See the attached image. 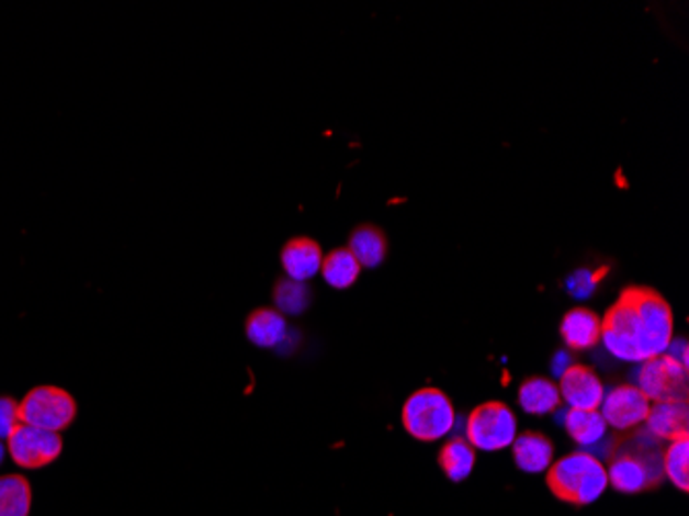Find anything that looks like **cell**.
Instances as JSON below:
<instances>
[{"label":"cell","mask_w":689,"mask_h":516,"mask_svg":"<svg viewBox=\"0 0 689 516\" xmlns=\"http://www.w3.org/2000/svg\"><path fill=\"white\" fill-rule=\"evenodd\" d=\"M349 253L362 265V269H376L388 253L384 232L372 224L358 225L349 236Z\"/></svg>","instance_id":"9a60e30c"},{"label":"cell","mask_w":689,"mask_h":516,"mask_svg":"<svg viewBox=\"0 0 689 516\" xmlns=\"http://www.w3.org/2000/svg\"><path fill=\"white\" fill-rule=\"evenodd\" d=\"M21 426L19 401L13 396H0V440H7Z\"/></svg>","instance_id":"cb8c5ba5"},{"label":"cell","mask_w":689,"mask_h":516,"mask_svg":"<svg viewBox=\"0 0 689 516\" xmlns=\"http://www.w3.org/2000/svg\"><path fill=\"white\" fill-rule=\"evenodd\" d=\"M665 354H669L673 360L679 361L681 366H686L689 368V349L688 341L686 339H677V341H671L669 347H667V351Z\"/></svg>","instance_id":"d4e9b609"},{"label":"cell","mask_w":689,"mask_h":516,"mask_svg":"<svg viewBox=\"0 0 689 516\" xmlns=\"http://www.w3.org/2000/svg\"><path fill=\"white\" fill-rule=\"evenodd\" d=\"M601 341L618 360L663 356L673 341L671 306L651 288H628L601 321Z\"/></svg>","instance_id":"6da1fadb"},{"label":"cell","mask_w":689,"mask_h":516,"mask_svg":"<svg viewBox=\"0 0 689 516\" xmlns=\"http://www.w3.org/2000/svg\"><path fill=\"white\" fill-rule=\"evenodd\" d=\"M569 366H572V358H569L568 351H557L552 361L553 374L560 379L568 370Z\"/></svg>","instance_id":"484cf974"},{"label":"cell","mask_w":689,"mask_h":516,"mask_svg":"<svg viewBox=\"0 0 689 516\" xmlns=\"http://www.w3.org/2000/svg\"><path fill=\"white\" fill-rule=\"evenodd\" d=\"M599 410L607 426H613L615 430H634L646 422L651 401L634 384H620L603 396Z\"/></svg>","instance_id":"ba28073f"},{"label":"cell","mask_w":689,"mask_h":516,"mask_svg":"<svg viewBox=\"0 0 689 516\" xmlns=\"http://www.w3.org/2000/svg\"><path fill=\"white\" fill-rule=\"evenodd\" d=\"M515 463L524 473H543L552 467V440L539 431H524L512 442Z\"/></svg>","instance_id":"5bb4252c"},{"label":"cell","mask_w":689,"mask_h":516,"mask_svg":"<svg viewBox=\"0 0 689 516\" xmlns=\"http://www.w3.org/2000/svg\"><path fill=\"white\" fill-rule=\"evenodd\" d=\"M560 333L569 349L586 351L601 341V318L586 309L569 310L562 321Z\"/></svg>","instance_id":"4fadbf2b"},{"label":"cell","mask_w":689,"mask_h":516,"mask_svg":"<svg viewBox=\"0 0 689 516\" xmlns=\"http://www.w3.org/2000/svg\"><path fill=\"white\" fill-rule=\"evenodd\" d=\"M4 457H7V445H4V440H0V464L4 461Z\"/></svg>","instance_id":"4316f807"},{"label":"cell","mask_w":689,"mask_h":516,"mask_svg":"<svg viewBox=\"0 0 689 516\" xmlns=\"http://www.w3.org/2000/svg\"><path fill=\"white\" fill-rule=\"evenodd\" d=\"M4 445L13 463L18 464L19 469H30V471L44 469L54 461H58L65 448L60 434L39 430L25 424H21L18 430L4 440Z\"/></svg>","instance_id":"52a82bcc"},{"label":"cell","mask_w":689,"mask_h":516,"mask_svg":"<svg viewBox=\"0 0 689 516\" xmlns=\"http://www.w3.org/2000/svg\"><path fill=\"white\" fill-rule=\"evenodd\" d=\"M312 293L308 283L302 281H293L290 277H283L275 283L273 290V304L276 312H281L283 316H300L306 310L310 309Z\"/></svg>","instance_id":"ffe728a7"},{"label":"cell","mask_w":689,"mask_h":516,"mask_svg":"<svg viewBox=\"0 0 689 516\" xmlns=\"http://www.w3.org/2000/svg\"><path fill=\"white\" fill-rule=\"evenodd\" d=\"M547 485L555 498L578 506L592 504L609 485L607 467L592 452L576 450L547 469Z\"/></svg>","instance_id":"7a4b0ae2"},{"label":"cell","mask_w":689,"mask_h":516,"mask_svg":"<svg viewBox=\"0 0 689 516\" xmlns=\"http://www.w3.org/2000/svg\"><path fill=\"white\" fill-rule=\"evenodd\" d=\"M607 276V269H578L566 279V292L574 300H588L592 293L597 292L601 279Z\"/></svg>","instance_id":"603a6c76"},{"label":"cell","mask_w":689,"mask_h":516,"mask_svg":"<svg viewBox=\"0 0 689 516\" xmlns=\"http://www.w3.org/2000/svg\"><path fill=\"white\" fill-rule=\"evenodd\" d=\"M644 424L646 430L663 442L686 438L689 428L688 401H660L651 405Z\"/></svg>","instance_id":"8fae6325"},{"label":"cell","mask_w":689,"mask_h":516,"mask_svg":"<svg viewBox=\"0 0 689 516\" xmlns=\"http://www.w3.org/2000/svg\"><path fill=\"white\" fill-rule=\"evenodd\" d=\"M637 391L651 403L688 401V368L669 354L644 360L636 370Z\"/></svg>","instance_id":"8992f818"},{"label":"cell","mask_w":689,"mask_h":516,"mask_svg":"<svg viewBox=\"0 0 689 516\" xmlns=\"http://www.w3.org/2000/svg\"><path fill=\"white\" fill-rule=\"evenodd\" d=\"M560 422L572 436L574 442L583 448L595 447L605 438L607 424L601 412H583V410H566L560 415Z\"/></svg>","instance_id":"2e32d148"},{"label":"cell","mask_w":689,"mask_h":516,"mask_svg":"<svg viewBox=\"0 0 689 516\" xmlns=\"http://www.w3.org/2000/svg\"><path fill=\"white\" fill-rule=\"evenodd\" d=\"M34 504L32 483L25 475H0V516H30Z\"/></svg>","instance_id":"e0dca14e"},{"label":"cell","mask_w":689,"mask_h":516,"mask_svg":"<svg viewBox=\"0 0 689 516\" xmlns=\"http://www.w3.org/2000/svg\"><path fill=\"white\" fill-rule=\"evenodd\" d=\"M19 413L25 426L63 434L75 424L79 407L69 391L54 384H39L19 401Z\"/></svg>","instance_id":"277c9868"},{"label":"cell","mask_w":689,"mask_h":516,"mask_svg":"<svg viewBox=\"0 0 689 516\" xmlns=\"http://www.w3.org/2000/svg\"><path fill=\"white\" fill-rule=\"evenodd\" d=\"M689 438H677L663 452V473L681 492L689 490Z\"/></svg>","instance_id":"7402d4cb"},{"label":"cell","mask_w":689,"mask_h":516,"mask_svg":"<svg viewBox=\"0 0 689 516\" xmlns=\"http://www.w3.org/2000/svg\"><path fill=\"white\" fill-rule=\"evenodd\" d=\"M246 337L262 349H275L290 339V327L275 309H257L246 318Z\"/></svg>","instance_id":"7c38bea8"},{"label":"cell","mask_w":689,"mask_h":516,"mask_svg":"<svg viewBox=\"0 0 689 516\" xmlns=\"http://www.w3.org/2000/svg\"><path fill=\"white\" fill-rule=\"evenodd\" d=\"M279 258L285 276L293 281L306 283L312 277L320 273L325 253L318 242L312 240L308 236H295L292 240L285 242Z\"/></svg>","instance_id":"30bf717a"},{"label":"cell","mask_w":689,"mask_h":516,"mask_svg":"<svg viewBox=\"0 0 689 516\" xmlns=\"http://www.w3.org/2000/svg\"><path fill=\"white\" fill-rule=\"evenodd\" d=\"M456 424V413L449 396L440 389L426 386L415 391L403 405V426L409 436L421 442L444 438Z\"/></svg>","instance_id":"3957f363"},{"label":"cell","mask_w":689,"mask_h":516,"mask_svg":"<svg viewBox=\"0 0 689 516\" xmlns=\"http://www.w3.org/2000/svg\"><path fill=\"white\" fill-rule=\"evenodd\" d=\"M440 467L450 482H463L475 467V448L461 436L452 438L440 452Z\"/></svg>","instance_id":"44dd1931"},{"label":"cell","mask_w":689,"mask_h":516,"mask_svg":"<svg viewBox=\"0 0 689 516\" xmlns=\"http://www.w3.org/2000/svg\"><path fill=\"white\" fill-rule=\"evenodd\" d=\"M518 403L524 412L531 415H545L560 407L562 396H560V389L553 384L552 380L534 377L522 382L518 391Z\"/></svg>","instance_id":"ac0fdd59"},{"label":"cell","mask_w":689,"mask_h":516,"mask_svg":"<svg viewBox=\"0 0 689 516\" xmlns=\"http://www.w3.org/2000/svg\"><path fill=\"white\" fill-rule=\"evenodd\" d=\"M517 436V415L501 401H487L466 417L465 440L483 452L512 447Z\"/></svg>","instance_id":"5b68a950"},{"label":"cell","mask_w":689,"mask_h":516,"mask_svg":"<svg viewBox=\"0 0 689 516\" xmlns=\"http://www.w3.org/2000/svg\"><path fill=\"white\" fill-rule=\"evenodd\" d=\"M362 273V265L349 253V248H335L323 258L320 276L335 290H349Z\"/></svg>","instance_id":"d6986e66"},{"label":"cell","mask_w":689,"mask_h":516,"mask_svg":"<svg viewBox=\"0 0 689 516\" xmlns=\"http://www.w3.org/2000/svg\"><path fill=\"white\" fill-rule=\"evenodd\" d=\"M560 396L568 410L599 412L603 403L605 386L599 377L586 366H569L560 377Z\"/></svg>","instance_id":"9c48e42d"}]
</instances>
